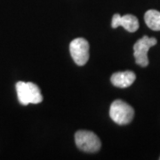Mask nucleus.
I'll list each match as a JSON object with an SVG mask.
<instances>
[{"instance_id":"nucleus-1","label":"nucleus","mask_w":160,"mask_h":160,"mask_svg":"<svg viewBox=\"0 0 160 160\" xmlns=\"http://www.w3.org/2000/svg\"><path fill=\"white\" fill-rule=\"evenodd\" d=\"M16 92H17L18 100L22 105L38 104L42 102L43 96L41 94L39 87L34 83L31 82H22L20 81L16 84Z\"/></svg>"},{"instance_id":"nucleus-2","label":"nucleus","mask_w":160,"mask_h":160,"mask_svg":"<svg viewBox=\"0 0 160 160\" xmlns=\"http://www.w3.org/2000/svg\"><path fill=\"white\" fill-rule=\"evenodd\" d=\"M109 117L116 124L125 126L131 123L134 117V109L122 100H116L110 105Z\"/></svg>"},{"instance_id":"nucleus-3","label":"nucleus","mask_w":160,"mask_h":160,"mask_svg":"<svg viewBox=\"0 0 160 160\" xmlns=\"http://www.w3.org/2000/svg\"><path fill=\"white\" fill-rule=\"evenodd\" d=\"M75 142L78 149L88 153L97 152L102 145L100 139L94 132L85 130H80L76 132Z\"/></svg>"},{"instance_id":"nucleus-4","label":"nucleus","mask_w":160,"mask_h":160,"mask_svg":"<svg viewBox=\"0 0 160 160\" xmlns=\"http://www.w3.org/2000/svg\"><path fill=\"white\" fill-rule=\"evenodd\" d=\"M158 40L155 38H149L148 36H144L141 39H139L133 46V55L135 58V62L138 65L142 67H147L149 64L148 52L149 48L157 45Z\"/></svg>"},{"instance_id":"nucleus-5","label":"nucleus","mask_w":160,"mask_h":160,"mask_svg":"<svg viewBox=\"0 0 160 160\" xmlns=\"http://www.w3.org/2000/svg\"><path fill=\"white\" fill-rule=\"evenodd\" d=\"M69 52L74 62L78 66L85 65L89 60V44L85 38L72 40L69 44Z\"/></svg>"},{"instance_id":"nucleus-6","label":"nucleus","mask_w":160,"mask_h":160,"mask_svg":"<svg viewBox=\"0 0 160 160\" xmlns=\"http://www.w3.org/2000/svg\"><path fill=\"white\" fill-rule=\"evenodd\" d=\"M119 26L125 28L128 32H135L139 29V21L134 15L132 14H126L124 16H121L118 13H115L112 17L111 27L116 29Z\"/></svg>"},{"instance_id":"nucleus-7","label":"nucleus","mask_w":160,"mask_h":160,"mask_svg":"<svg viewBox=\"0 0 160 160\" xmlns=\"http://www.w3.org/2000/svg\"><path fill=\"white\" fill-rule=\"evenodd\" d=\"M135 79H136V76L131 70L116 72L111 76L110 78L113 86L120 88L129 87L133 84Z\"/></svg>"},{"instance_id":"nucleus-8","label":"nucleus","mask_w":160,"mask_h":160,"mask_svg":"<svg viewBox=\"0 0 160 160\" xmlns=\"http://www.w3.org/2000/svg\"><path fill=\"white\" fill-rule=\"evenodd\" d=\"M144 20L149 29L156 31L160 30V12L149 10L145 12Z\"/></svg>"},{"instance_id":"nucleus-9","label":"nucleus","mask_w":160,"mask_h":160,"mask_svg":"<svg viewBox=\"0 0 160 160\" xmlns=\"http://www.w3.org/2000/svg\"><path fill=\"white\" fill-rule=\"evenodd\" d=\"M159 159H160V158H159Z\"/></svg>"}]
</instances>
